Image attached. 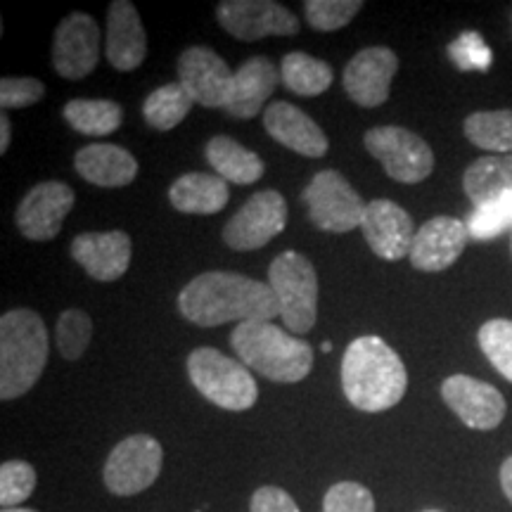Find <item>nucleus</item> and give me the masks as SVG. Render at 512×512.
Masks as SVG:
<instances>
[{
    "instance_id": "f257e3e1",
    "label": "nucleus",
    "mask_w": 512,
    "mask_h": 512,
    "mask_svg": "<svg viewBox=\"0 0 512 512\" xmlns=\"http://www.w3.org/2000/svg\"><path fill=\"white\" fill-rule=\"evenodd\" d=\"M178 311L200 328L256 323L280 316L271 285L228 271H209L192 278L178 294Z\"/></svg>"
},
{
    "instance_id": "f03ea898",
    "label": "nucleus",
    "mask_w": 512,
    "mask_h": 512,
    "mask_svg": "<svg viewBox=\"0 0 512 512\" xmlns=\"http://www.w3.org/2000/svg\"><path fill=\"white\" fill-rule=\"evenodd\" d=\"M342 389L347 401L358 411H389L408 389L406 366L382 337L363 335L344 351Z\"/></svg>"
},
{
    "instance_id": "7ed1b4c3",
    "label": "nucleus",
    "mask_w": 512,
    "mask_h": 512,
    "mask_svg": "<svg viewBox=\"0 0 512 512\" xmlns=\"http://www.w3.org/2000/svg\"><path fill=\"white\" fill-rule=\"evenodd\" d=\"M230 347L238 351L240 361L249 370H256L271 382H302L313 370L311 344L278 328L273 320L235 325L233 335H230Z\"/></svg>"
},
{
    "instance_id": "20e7f679",
    "label": "nucleus",
    "mask_w": 512,
    "mask_h": 512,
    "mask_svg": "<svg viewBox=\"0 0 512 512\" xmlns=\"http://www.w3.org/2000/svg\"><path fill=\"white\" fill-rule=\"evenodd\" d=\"M48 366V330L31 309L0 318V399H19L34 389Z\"/></svg>"
},
{
    "instance_id": "39448f33",
    "label": "nucleus",
    "mask_w": 512,
    "mask_h": 512,
    "mask_svg": "<svg viewBox=\"0 0 512 512\" xmlns=\"http://www.w3.org/2000/svg\"><path fill=\"white\" fill-rule=\"evenodd\" d=\"M188 377L204 399L223 411H249L259 399V387L242 361H235L219 349L200 347L188 356Z\"/></svg>"
},
{
    "instance_id": "423d86ee",
    "label": "nucleus",
    "mask_w": 512,
    "mask_h": 512,
    "mask_svg": "<svg viewBox=\"0 0 512 512\" xmlns=\"http://www.w3.org/2000/svg\"><path fill=\"white\" fill-rule=\"evenodd\" d=\"M268 285L285 328L294 335L311 332L318 320V275L311 261L299 252L278 254L268 266Z\"/></svg>"
},
{
    "instance_id": "0eeeda50",
    "label": "nucleus",
    "mask_w": 512,
    "mask_h": 512,
    "mask_svg": "<svg viewBox=\"0 0 512 512\" xmlns=\"http://www.w3.org/2000/svg\"><path fill=\"white\" fill-rule=\"evenodd\" d=\"M302 202L313 226L325 233H349L361 228L368 209V202L351 188L347 178L332 169L313 176L302 192Z\"/></svg>"
},
{
    "instance_id": "6e6552de",
    "label": "nucleus",
    "mask_w": 512,
    "mask_h": 512,
    "mask_svg": "<svg viewBox=\"0 0 512 512\" xmlns=\"http://www.w3.org/2000/svg\"><path fill=\"white\" fill-rule=\"evenodd\" d=\"M162 465V444L150 434H133L112 448L102 467V482L114 496H136L157 482Z\"/></svg>"
},
{
    "instance_id": "1a4fd4ad",
    "label": "nucleus",
    "mask_w": 512,
    "mask_h": 512,
    "mask_svg": "<svg viewBox=\"0 0 512 512\" xmlns=\"http://www.w3.org/2000/svg\"><path fill=\"white\" fill-rule=\"evenodd\" d=\"M366 150L382 164L384 174L399 183H420L432 176L434 152L418 133L403 126L370 128L363 138Z\"/></svg>"
},
{
    "instance_id": "9d476101",
    "label": "nucleus",
    "mask_w": 512,
    "mask_h": 512,
    "mask_svg": "<svg viewBox=\"0 0 512 512\" xmlns=\"http://www.w3.org/2000/svg\"><path fill=\"white\" fill-rule=\"evenodd\" d=\"M287 226V202L280 192L259 190L223 226V242L235 252L266 247Z\"/></svg>"
},
{
    "instance_id": "9b49d317",
    "label": "nucleus",
    "mask_w": 512,
    "mask_h": 512,
    "mask_svg": "<svg viewBox=\"0 0 512 512\" xmlns=\"http://www.w3.org/2000/svg\"><path fill=\"white\" fill-rule=\"evenodd\" d=\"M216 19L240 41L299 34V19L294 12L273 0H223L216 8Z\"/></svg>"
},
{
    "instance_id": "f8f14e48",
    "label": "nucleus",
    "mask_w": 512,
    "mask_h": 512,
    "mask_svg": "<svg viewBox=\"0 0 512 512\" xmlns=\"http://www.w3.org/2000/svg\"><path fill=\"white\" fill-rule=\"evenodd\" d=\"M100 60V27L86 12H72L55 29L53 67L62 79H86Z\"/></svg>"
},
{
    "instance_id": "ddd939ff",
    "label": "nucleus",
    "mask_w": 512,
    "mask_h": 512,
    "mask_svg": "<svg viewBox=\"0 0 512 512\" xmlns=\"http://www.w3.org/2000/svg\"><path fill=\"white\" fill-rule=\"evenodd\" d=\"M441 399L465 427L479 432L496 430L508 413V403L494 384L475 380L470 375L446 377L441 384Z\"/></svg>"
},
{
    "instance_id": "4468645a",
    "label": "nucleus",
    "mask_w": 512,
    "mask_h": 512,
    "mask_svg": "<svg viewBox=\"0 0 512 512\" xmlns=\"http://www.w3.org/2000/svg\"><path fill=\"white\" fill-rule=\"evenodd\" d=\"M74 200V190L67 183L46 181L34 185L15 211L19 233L34 242H48L57 238L64 219L74 207Z\"/></svg>"
},
{
    "instance_id": "2eb2a0df",
    "label": "nucleus",
    "mask_w": 512,
    "mask_h": 512,
    "mask_svg": "<svg viewBox=\"0 0 512 512\" xmlns=\"http://www.w3.org/2000/svg\"><path fill=\"white\" fill-rule=\"evenodd\" d=\"M235 72L228 67L219 53L207 46H192L183 50L178 57V83L190 93L195 105L214 107L226 105L230 83H233Z\"/></svg>"
},
{
    "instance_id": "dca6fc26",
    "label": "nucleus",
    "mask_w": 512,
    "mask_h": 512,
    "mask_svg": "<svg viewBox=\"0 0 512 512\" xmlns=\"http://www.w3.org/2000/svg\"><path fill=\"white\" fill-rule=\"evenodd\" d=\"M399 57L384 46L363 48L344 67V91L356 105L380 107L389 100Z\"/></svg>"
},
{
    "instance_id": "f3484780",
    "label": "nucleus",
    "mask_w": 512,
    "mask_h": 512,
    "mask_svg": "<svg viewBox=\"0 0 512 512\" xmlns=\"http://www.w3.org/2000/svg\"><path fill=\"white\" fill-rule=\"evenodd\" d=\"M361 230L370 249L384 261H399L411 254L415 240L413 219L406 209L392 200L368 202Z\"/></svg>"
},
{
    "instance_id": "a211bd4d",
    "label": "nucleus",
    "mask_w": 512,
    "mask_h": 512,
    "mask_svg": "<svg viewBox=\"0 0 512 512\" xmlns=\"http://www.w3.org/2000/svg\"><path fill=\"white\" fill-rule=\"evenodd\" d=\"M467 240H470V233L463 221L453 219V216H434L415 233L408 259L418 271H446L465 252Z\"/></svg>"
},
{
    "instance_id": "6ab92c4d",
    "label": "nucleus",
    "mask_w": 512,
    "mask_h": 512,
    "mask_svg": "<svg viewBox=\"0 0 512 512\" xmlns=\"http://www.w3.org/2000/svg\"><path fill=\"white\" fill-rule=\"evenodd\" d=\"M72 259L98 283H114L131 266L133 245L121 230L81 233L72 242Z\"/></svg>"
},
{
    "instance_id": "aec40b11",
    "label": "nucleus",
    "mask_w": 512,
    "mask_h": 512,
    "mask_svg": "<svg viewBox=\"0 0 512 512\" xmlns=\"http://www.w3.org/2000/svg\"><path fill=\"white\" fill-rule=\"evenodd\" d=\"M264 128L275 143L297 152V155L318 159L323 157L330 147L323 128H320L309 114L285 100L268 105V110L264 112Z\"/></svg>"
},
{
    "instance_id": "412c9836",
    "label": "nucleus",
    "mask_w": 512,
    "mask_h": 512,
    "mask_svg": "<svg viewBox=\"0 0 512 512\" xmlns=\"http://www.w3.org/2000/svg\"><path fill=\"white\" fill-rule=\"evenodd\" d=\"M107 60L117 72H133L147 57V36L136 5L114 0L107 12Z\"/></svg>"
},
{
    "instance_id": "4be33fe9",
    "label": "nucleus",
    "mask_w": 512,
    "mask_h": 512,
    "mask_svg": "<svg viewBox=\"0 0 512 512\" xmlns=\"http://www.w3.org/2000/svg\"><path fill=\"white\" fill-rule=\"evenodd\" d=\"M278 81V69L268 57H249L233 76L223 110L235 119H254L261 112V107L266 105V100L275 93Z\"/></svg>"
},
{
    "instance_id": "5701e85b",
    "label": "nucleus",
    "mask_w": 512,
    "mask_h": 512,
    "mask_svg": "<svg viewBox=\"0 0 512 512\" xmlns=\"http://www.w3.org/2000/svg\"><path fill=\"white\" fill-rule=\"evenodd\" d=\"M74 169L98 188H126L136 181L138 162L131 152L112 143L86 145L76 152Z\"/></svg>"
},
{
    "instance_id": "b1692460",
    "label": "nucleus",
    "mask_w": 512,
    "mask_h": 512,
    "mask_svg": "<svg viewBox=\"0 0 512 512\" xmlns=\"http://www.w3.org/2000/svg\"><path fill=\"white\" fill-rule=\"evenodd\" d=\"M230 200L228 183L216 174H183L176 178L169 188L171 207L181 214H197L211 216L219 214Z\"/></svg>"
},
{
    "instance_id": "393cba45",
    "label": "nucleus",
    "mask_w": 512,
    "mask_h": 512,
    "mask_svg": "<svg viewBox=\"0 0 512 512\" xmlns=\"http://www.w3.org/2000/svg\"><path fill=\"white\" fill-rule=\"evenodd\" d=\"M204 157L216 171V176L226 183L252 185L264 176V162L256 152L247 150L230 136H214L204 147Z\"/></svg>"
},
{
    "instance_id": "a878e982",
    "label": "nucleus",
    "mask_w": 512,
    "mask_h": 512,
    "mask_svg": "<svg viewBox=\"0 0 512 512\" xmlns=\"http://www.w3.org/2000/svg\"><path fill=\"white\" fill-rule=\"evenodd\" d=\"M463 190L475 207L501 200L512 190V155L479 157L465 169Z\"/></svg>"
},
{
    "instance_id": "bb28decb",
    "label": "nucleus",
    "mask_w": 512,
    "mask_h": 512,
    "mask_svg": "<svg viewBox=\"0 0 512 512\" xmlns=\"http://www.w3.org/2000/svg\"><path fill=\"white\" fill-rule=\"evenodd\" d=\"M62 117L81 136L105 138L124 124V107L114 100L76 98L64 105Z\"/></svg>"
},
{
    "instance_id": "cd10ccee",
    "label": "nucleus",
    "mask_w": 512,
    "mask_h": 512,
    "mask_svg": "<svg viewBox=\"0 0 512 512\" xmlns=\"http://www.w3.org/2000/svg\"><path fill=\"white\" fill-rule=\"evenodd\" d=\"M280 79L294 95L316 98L332 86V67L306 53H287L280 62Z\"/></svg>"
},
{
    "instance_id": "c85d7f7f",
    "label": "nucleus",
    "mask_w": 512,
    "mask_h": 512,
    "mask_svg": "<svg viewBox=\"0 0 512 512\" xmlns=\"http://www.w3.org/2000/svg\"><path fill=\"white\" fill-rule=\"evenodd\" d=\"M463 131L475 147L494 155H512V110L470 114Z\"/></svg>"
},
{
    "instance_id": "c756f323",
    "label": "nucleus",
    "mask_w": 512,
    "mask_h": 512,
    "mask_svg": "<svg viewBox=\"0 0 512 512\" xmlns=\"http://www.w3.org/2000/svg\"><path fill=\"white\" fill-rule=\"evenodd\" d=\"M195 100L185 91L181 83H166L147 95L143 102V117L157 131H171L188 117Z\"/></svg>"
},
{
    "instance_id": "7c9ffc66",
    "label": "nucleus",
    "mask_w": 512,
    "mask_h": 512,
    "mask_svg": "<svg viewBox=\"0 0 512 512\" xmlns=\"http://www.w3.org/2000/svg\"><path fill=\"white\" fill-rule=\"evenodd\" d=\"M91 337L93 320L86 311L67 309L60 313L55 325V342L62 358H67V361H79V358L86 354Z\"/></svg>"
},
{
    "instance_id": "2f4dec72",
    "label": "nucleus",
    "mask_w": 512,
    "mask_h": 512,
    "mask_svg": "<svg viewBox=\"0 0 512 512\" xmlns=\"http://www.w3.org/2000/svg\"><path fill=\"white\" fill-rule=\"evenodd\" d=\"M479 347L489 363L512 382V320L494 318L479 328Z\"/></svg>"
},
{
    "instance_id": "473e14b6",
    "label": "nucleus",
    "mask_w": 512,
    "mask_h": 512,
    "mask_svg": "<svg viewBox=\"0 0 512 512\" xmlns=\"http://www.w3.org/2000/svg\"><path fill=\"white\" fill-rule=\"evenodd\" d=\"M36 489V470L24 460H8L0 465V505L3 510L29 501Z\"/></svg>"
},
{
    "instance_id": "72a5a7b5",
    "label": "nucleus",
    "mask_w": 512,
    "mask_h": 512,
    "mask_svg": "<svg viewBox=\"0 0 512 512\" xmlns=\"http://www.w3.org/2000/svg\"><path fill=\"white\" fill-rule=\"evenodd\" d=\"M306 22L318 31H337L363 10L361 0H306Z\"/></svg>"
},
{
    "instance_id": "f704fd0d",
    "label": "nucleus",
    "mask_w": 512,
    "mask_h": 512,
    "mask_svg": "<svg viewBox=\"0 0 512 512\" xmlns=\"http://www.w3.org/2000/svg\"><path fill=\"white\" fill-rule=\"evenodd\" d=\"M323 512H375V498L363 484L339 482L325 494Z\"/></svg>"
},
{
    "instance_id": "c9c22d12",
    "label": "nucleus",
    "mask_w": 512,
    "mask_h": 512,
    "mask_svg": "<svg viewBox=\"0 0 512 512\" xmlns=\"http://www.w3.org/2000/svg\"><path fill=\"white\" fill-rule=\"evenodd\" d=\"M448 57H451L460 72H470V69L486 72L491 64V50L477 31H465V34H460L456 41L448 46Z\"/></svg>"
},
{
    "instance_id": "e433bc0d",
    "label": "nucleus",
    "mask_w": 512,
    "mask_h": 512,
    "mask_svg": "<svg viewBox=\"0 0 512 512\" xmlns=\"http://www.w3.org/2000/svg\"><path fill=\"white\" fill-rule=\"evenodd\" d=\"M465 226H467V233H470V238L479 242L496 240L498 235H503L505 230H510V223L505 219V211L498 200L484 204V207H475Z\"/></svg>"
},
{
    "instance_id": "4c0bfd02",
    "label": "nucleus",
    "mask_w": 512,
    "mask_h": 512,
    "mask_svg": "<svg viewBox=\"0 0 512 512\" xmlns=\"http://www.w3.org/2000/svg\"><path fill=\"white\" fill-rule=\"evenodd\" d=\"M46 95V86L38 79L29 76H8L0 81V105L3 110H19V107H31Z\"/></svg>"
},
{
    "instance_id": "58836bf2",
    "label": "nucleus",
    "mask_w": 512,
    "mask_h": 512,
    "mask_svg": "<svg viewBox=\"0 0 512 512\" xmlns=\"http://www.w3.org/2000/svg\"><path fill=\"white\" fill-rule=\"evenodd\" d=\"M249 512H299V505L280 486H261L254 491Z\"/></svg>"
},
{
    "instance_id": "ea45409f",
    "label": "nucleus",
    "mask_w": 512,
    "mask_h": 512,
    "mask_svg": "<svg viewBox=\"0 0 512 512\" xmlns=\"http://www.w3.org/2000/svg\"><path fill=\"white\" fill-rule=\"evenodd\" d=\"M501 489L505 498L512 503V456L501 465Z\"/></svg>"
},
{
    "instance_id": "a19ab883",
    "label": "nucleus",
    "mask_w": 512,
    "mask_h": 512,
    "mask_svg": "<svg viewBox=\"0 0 512 512\" xmlns=\"http://www.w3.org/2000/svg\"><path fill=\"white\" fill-rule=\"evenodd\" d=\"M10 136H12L10 119H8V114H3V117H0V155H5V152H8Z\"/></svg>"
},
{
    "instance_id": "79ce46f5",
    "label": "nucleus",
    "mask_w": 512,
    "mask_h": 512,
    "mask_svg": "<svg viewBox=\"0 0 512 512\" xmlns=\"http://www.w3.org/2000/svg\"><path fill=\"white\" fill-rule=\"evenodd\" d=\"M498 202H501V207H503V211H505V219H508L510 228H512V190L505 192V195H503Z\"/></svg>"
},
{
    "instance_id": "37998d69",
    "label": "nucleus",
    "mask_w": 512,
    "mask_h": 512,
    "mask_svg": "<svg viewBox=\"0 0 512 512\" xmlns=\"http://www.w3.org/2000/svg\"><path fill=\"white\" fill-rule=\"evenodd\" d=\"M320 349H323L325 354H328V351H332V344L330 342H323V344H320Z\"/></svg>"
},
{
    "instance_id": "c03bdc74",
    "label": "nucleus",
    "mask_w": 512,
    "mask_h": 512,
    "mask_svg": "<svg viewBox=\"0 0 512 512\" xmlns=\"http://www.w3.org/2000/svg\"><path fill=\"white\" fill-rule=\"evenodd\" d=\"M3 512H36V510H27V508H10V510H3Z\"/></svg>"
}]
</instances>
